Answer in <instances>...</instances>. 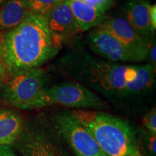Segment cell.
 Here are the masks:
<instances>
[{
  "label": "cell",
  "mask_w": 156,
  "mask_h": 156,
  "mask_svg": "<svg viewBox=\"0 0 156 156\" xmlns=\"http://www.w3.org/2000/svg\"><path fill=\"white\" fill-rule=\"evenodd\" d=\"M53 67L73 82L110 97L136 96L155 84V69L151 64L108 62L83 51L65 54Z\"/></svg>",
  "instance_id": "cell-1"
},
{
  "label": "cell",
  "mask_w": 156,
  "mask_h": 156,
  "mask_svg": "<svg viewBox=\"0 0 156 156\" xmlns=\"http://www.w3.org/2000/svg\"><path fill=\"white\" fill-rule=\"evenodd\" d=\"M43 15L30 12L22 23L0 34V59L9 75L41 67L62 47Z\"/></svg>",
  "instance_id": "cell-2"
},
{
  "label": "cell",
  "mask_w": 156,
  "mask_h": 156,
  "mask_svg": "<svg viewBox=\"0 0 156 156\" xmlns=\"http://www.w3.org/2000/svg\"><path fill=\"white\" fill-rule=\"evenodd\" d=\"M92 134L106 156H143L133 127L122 119L99 111H71Z\"/></svg>",
  "instance_id": "cell-3"
},
{
  "label": "cell",
  "mask_w": 156,
  "mask_h": 156,
  "mask_svg": "<svg viewBox=\"0 0 156 156\" xmlns=\"http://www.w3.org/2000/svg\"><path fill=\"white\" fill-rule=\"evenodd\" d=\"M48 82V72L41 67L23 70L10 75L0 87L1 98L7 104L18 108H44Z\"/></svg>",
  "instance_id": "cell-4"
},
{
  "label": "cell",
  "mask_w": 156,
  "mask_h": 156,
  "mask_svg": "<svg viewBox=\"0 0 156 156\" xmlns=\"http://www.w3.org/2000/svg\"><path fill=\"white\" fill-rule=\"evenodd\" d=\"M57 135L52 124L37 118L23 124L15 143L23 156H64Z\"/></svg>",
  "instance_id": "cell-5"
},
{
  "label": "cell",
  "mask_w": 156,
  "mask_h": 156,
  "mask_svg": "<svg viewBox=\"0 0 156 156\" xmlns=\"http://www.w3.org/2000/svg\"><path fill=\"white\" fill-rule=\"evenodd\" d=\"M45 106L53 104L81 110L108 108V104L96 93L76 82H66L48 87L44 93Z\"/></svg>",
  "instance_id": "cell-6"
},
{
  "label": "cell",
  "mask_w": 156,
  "mask_h": 156,
  "mask_svg": "<svg viewBox=\"0 0 156 156\" xmlns=\"http://www.w3.org/2000/svg\"><path fill=\"white\" fill-rule=\"evenodd\" d=\"M52 125L69 144L76 156H106L92 134L71 112L54 114Z\"/></svg>",
  "instance_id": "cell-7"
},
{
  "label": "cell",
  "mask_w": 156,
  "mask_h": 156,
  "mask_svg": "<svg viewBox=\"0 0 156 156\" xmlns=\"http://www.w3.org/2000/svg\"><path fill=\"white\" fill-rule=\"evenodd\" d=\"M87 42L95 54L106 61L116 63L143 62L116 37L98 26L87 34Z\"/></svg>",
  "instance_id": "cell-8"
},
{
  "label": "cell",
  "mask_w": 156,
  "mask_h": 156,
  "mask_svg": "<svg viewBox=\"0 0 156 156\" xmlns=\"http://www.w3.org/2000/svg\"><path fill=\"white\" fill-rule=\"evenodd\" d=\"M98 26L116 37L126 47L139 56L142 61L146 60L150 45L136 34L123 15L106 16Z\"/></svg>",
  "instance_id": "cell-9"
},
{
  "label": "cell",
  "mask_w": 156,
  "mask_h": 156,
  "mask_svg": "<svg viewBox=\"0 0 156 156\" xmlns=\"http://www.w3.org/2000/svg\"><path fill=\"white\" fill-rule=\"evenodd\" d=\"M43 16L51 34L62 41L80 32L68 0H62Z\"/></svg>",
  "instance_id": "cell-10"
},
{
  "label": "cell",
  "mask_w": 156,
  "mask_h": 156,
  "mask_svg": "<svg viewBox=\"0 0 156 156\" xmlns=\"http://www.w3.org/2000/svg\"><path fill=\"white\" fill-rule=\"evenodd\" d=\"M150 4L145 0H127L122 15L130 25L148 45L155 40V31L152 28L149 12Z\"/></svg>",
  "instance_id": "cell-11"
},
{
  "label": "cell",
  "mask_w": 156,
  "mask_h": 156,
  "mask_svg": "<svg viewBox=\"0 0 156 156\" xmlns=\"http://www.w3.org/2000/svg\"><path fill=\"white\" fill-rule=\"evenodd\" d=\"M80 32L98 26L106 17V12L95 8L82 0H68Z\"/></svg>",
  "instance_id": "cell-12"
},
{
  "label": "cell",
  "mask_w": 156,
  "mask_h": 156,
  "mask_svg": "<svg viewBox=\"0 0 156 156\" xmlns=\"http://www.w3.org/2000/svg\"><path fill=\"white\" fill-rule=\"evenodd\" d=\"M30 13L27 0H6L0 5V31L16 27Z\"/></svg>",
  "instance_id": "cell-13"
},
{
  "label": "cell",
  "mask_w": 156,
  "mask_h": 156,
  "mask_svg": "<svg viewBox=\"0 0 156 156\" xmlns=\"http://www.w3.org/2000/svg\"><path fill=\"white\" fill-rule=\"evenodd\" d=\"M23 126V120L17 112L0 109V146L15 143Z\"/></svg>",
  "instance_id": "cell-14"
},
{
  "label": "cell",
  "mask_w": 156,
  "mask_h": 156,
  "mask_svg": "<svg viewBox=\"0 0 156 156\" xmlns=\"http://www.w3.org/2000/svg\"><path fill=\"white\" fill-rule=\"evenodd\" d=\"M30 12L44 15L62 0H27Z\"/></svg>",
  "instance_id": "cell-15"
},
{
  "label": "cell",
  "mask_w": 156,
  "mask_h": 156,
  "mask_svg": "<svg viewBox=\"0 0 156 156\" xmlns=\"http://www.w3.org/2000/svg\"><path fill=\"white\" fill-rule=\"evenodd\" d=\"M143 124L148 131L153 135L156 134V109L150 111L143 118Z\"/></svg>",
  "instance_id": "cell-16"
},
{
  "label": "cell",
  "mask_w": 156,
  "mask_h": 156,
  "mask_svg": "<svg viewBox=\"0 0 156 156\" xmlns=\"http://www.w3.org/2000/svg\"><path fill=\"white\" fill-rule=\"evenodd\" d=\"M82 1L89 4L90 5L93 6L95 8L105 12L108 10L113 5L111 3H109L108 2H107L106 0H82Z\"/></svg>",
  "instance_id": "cell-17"
},
{
  "label": "cell",
  "mask_w": 156,
  "mask_h": 156,
  "mask_svg": "<svg viewBox=\"0 0 156 156\" xmlns=\"http://www.w3.org/2000/svg\"><path fill=\"white\" fill-rule=\"evenodd\" d=\"M156 44L155 40L151 43L150 45L149 49H148L147 58L146 60H147L148 63L153 66V67L155 68V64H156Z\"/></svg>",
  "instance_id": "cell-18"
},
{
  "label": "cell",
  "mask_w": 156,
  "mask_h": 156,
  "mask_svg": "<svg viewBox=\"0 0 156 156\" xmlns=\"http://www.w3.org/2000/svg\"><path fill=\"white\" fill-rule=\"evenodd\" d=\"M150 19H151V24L152 28L155 31L156 29V5H150L149 7Z\"/></svg>",
  "instance_id": "cell-19"
},
{
  "label": "cell",
  "mask_w": 156,
  "mask_h": 156,
  "mask_svg": "<svg viewBox=\"0 0 156 156\" xmlns=\"http://www.w3.org/2000/svg\"><path fill=\"white\" fill-rule=\"evenodd\" d=\"M7 76H8V73L4 66L2 62L0 59V87L5 83Z\"/></svg>",
  "instance_id": "cell-20"
},
{
  "label": "cell",
  "mask_w": 156,
  "mask_h": 156,
  "mask_svg": "<svg viewBox=\"0 0 156 156\" xmlns=\"http://www.w3.org/2000/svg\"><path fill=\"white\" fill-rule=\"evenodd\" d=\"M0 156H16L9 145L0 146Z\"/></svg>",
  "instance_id": "cell-21"
},
{
  "label": "cell",
  "mask_w": 156,
  "mask_h": 156,
  "mask_svg": "<svg viewBox=\"0 0 156 156\" xmlns=\"http://www.w3.org/2000/svg\"><path fill=\"white\" fill-rule=\"evenodd\" d=\"M155 144H156V136L155 134L153 135L152 134L151 137L150 138V141H149V151L151 152L152 155H155Z\"/></svg>",
  "instance_id": "cell-22"
},
{
  "label": "cell",
  "mask_w": 156,
  "mask_h": 156,
  "mask_svg": "<svg viewBox=\"0 0 156 156\" xmlns=\"http://www.w3.org/2000/svg\"><path fill=\"white\" fill-rule=\"evenodd\" d=\"M106 1H107V2H108L109 3L112 4V5H113V4L114 3V2L116 1V0H106Z\"/></svg>",
  "instance_id": "cell-23"
},
{
  "label": "cell",
  "mask_w": 156,
  "mask_h": 156,
  "mask_svg": "<svg viewBox=\"0 0 156 156\" xmlns=\"http://www.w3.org/2000/svg\"><path fill=\"white\" fill-rule=\"evenodd\" d=\"M5 1H6V0H0V5H1L3 2H5Z\"/></svg>",
  "instance_id": "cell-24"
}]
</instances>
